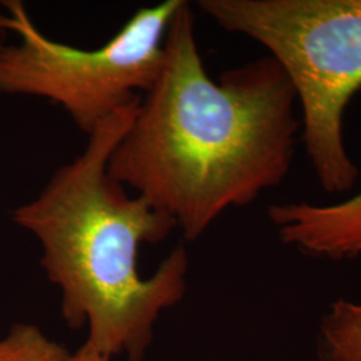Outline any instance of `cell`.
I'll return each mask as SVG.
<instances>
[{
	"label": "cell",
	"instance_id": "cell-9",
	"mask_svg": "<svg viewBox=\"0 0 361 361\" xmlns=\"http://www.w3.org/2000/svg\"><path fill=\"white\" fill-rule=\"evenodd\" d=\"M0 16H1V8H0ZM7 34L8 31L4 30L1 25H0V47H3L6 44V40H7Z\"/></svg>",
	"mask_w": 361,
	"mask_h": 361
},
{
	"label": "cell",
	"instance_id": "cell-5",
	"mask_svg": "<svg viewBox=\"0 0 361 361\" xmlns=\"http://www.w3.org/2000/svg\"><path fill=\"white\" fill-rule=\"evenodd\" d=\"M268 214L280 240L308 256H361V192L328 207L308 202L271 205Z\"/></svg>",
	"mask_w": 361,
	"mask_h": 361
},
{
	"label": "cell",
	"instance_id": "cell-3",
	"mask_svg": "<svg viewBox=\"0 0 361 361\" xmlns=\"http://www.w3.org/2000/svg\"><path fill=\"white\" fill-rule=\"evenodd\" d=\"M221 28L267 47L302 109V141L326 193L359 178L344 142V113L361 89V0H200Z\"/></svg>",
	"mask_w": 361,
	"mask_h": 361
},
{
	"label": "cell",
	"instance_id": "cell-6",
	"mask_svg": "<svg viewBox=\"0 0 361 361\" xmlns=\"http://www.w3.org/2000/svg\"><path fill=\"white\" fill-rule=\"evenodd\" d=\"M320 361H361V301L338 298L319 324Z\"/></svg>",
	"mask_w": 361,
	"mask_h": 361
},
{
	"label": "cell",
	"instance_id": "cell-1",
	"mask_svg": "<svg viewBox=\"0 0 361 361\" xmlns=\"http://www.w3.org/2000/svg\"><path fill=\"white\" fill-rule=\"evenodd\" d=\"M297 94L271 56L207 75L194 15L182 1L164 61L109 161V173L173 219L189 243L231 207L255 202L289 174Z\"/></svg>",
	"mask_w": 361,
	"mask_h": 361
},
{
	"label": "cell",
	"instance_id": "cell-4",
	"mask_svg": "<svg viewBox=\"0 0 361 361\" xmlns=\"http://www.w3.org/2000/svg\"><path fill=\"white\" fill-rule=\"evenodd\" d=\"M183 0L142 7L97 49L44 35L20 0L0 1V25L19 37L0 47V92L49 99L87 137L116 111L141 101L159 74L169 25Z\"/></svg>",
	"mask_w": 361,
	"mask_h": 361
},
{
	"label": "cell",
	"instance_id": "cell-2",
	"mask_svg": "<svg viewBox=\"0 0 361 361\" xmlns=\"http://www.w3.org/2000/svg\"><path fill=\"white\" fill-rule=\"evenodd\" d=\"M140 102L102 122L82 153L11 213L13 224L40 244V267L61 290L67 325L86 326V344L129 361L143 360L157 320L185 296L189 269L180 245L152 276H141V245L164 241L177 225L107 169Z\"/></svg>",
	"mask_w": 361,
	"mask_h": 361
},
{
	"label": "cell",
	"instance_id": "cell-7",
	"mask_svg": "<svg viewBox=\"0 0 361 361\" xmlns=\"http://www.w3.org/2000/svg\"><path fill=\"white\" fill-rule=\"evenodd\" d=\"M71 352L31 324H16L0 338V361H68Z\"/></svg>",
	"mask_w": 361,
	"mask_h": 361
},
{
	"label": "cell",
	"instance_id": "cell-8",
	"mask_svg": "<svg viewBox=\"0 0 361 361\" xmlns=\"http://www.w3.org/2000/svg\"><path fill=\"white\" fill-rule=\"evenodd\" d=\"M68 361H116V359L83 343V345L79 347L75 352H71Z\"/></svg>",
	"mask_w": 361,
	"mask_h": 361
}]
</instances>
